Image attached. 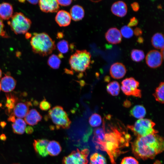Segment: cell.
<instances>
[{"label":"cell","mask_w":164,"mask_h":164,"mask_svg":"<svg viewBox=\"0 0 164 164\" xmlns=\"http://www.w3.org/2000/svg\"><path fill=\"white\" fill-rule=\"evenodd\" d=\"M161 53L163 57H164L163 56H164V48H162L161 49V52H160Z\"/></svg>","instance_id":"49"},{"label":"cell","mask_w":164,"mask_h":164,"mask_svg":"<svg viewBox=\"0 0 164 164\" xmlns=\"http://www.w3.org/2000/svg\"><path fill=\"white\" fill-rule=\"evenodd\" d=\"M25 131H26V133L27 134H31L33 131V128L31 126H28L26 127Z\"/></svg>","instance_id":"43"},{"label":"cell","mask_w":164,"mask_h":164,"mask_svg":"<svg viewBox=\"0 0 164 164\" xmlns=\"http://www.w3.org/2000/svg\"><path fill=\"white\" fill-rule=\"evenodd\" d=\"M30 3L32 4H36L39 2V1L38 0H29L27 1Z\"/></svg>","instance_id":"45"},{"label":"cell","mask_w":164,"mask_h":164,"mask_svg":"<svg viewBox=\"0 0 164 164\" xmlns=\"http://www.w3.org/2000/svg\"><path fill=\"white\" fill-rule=\"evenodd\" d=\"M59 5L63 6H67L70 5L71 3L72 0H57Z\"/></svg>","instance_id":"39"},{"label":"cell","mask_w":164,"mask_h":164,"mask_svg":"<svg viewBox=\"0 0 164 164\" xmlns=\"http://www.w3.org/2000/svg\"><path fill=\"white\" fill-rule=\"evenodd\" d=\"M89 150L85 149L80 151L77 149L72 151L69 155L65 156L62 160V164H87V158Z\"/></svg>","instance_id":"9"},{"label":"cell","mask_w":164,"mask_h":164,"mask_svg":"<svg viewBox=\"0 0 164 164\" xmlns=\"http://www.w3.org/2000/svg\"><path fill=\"white\" fill-rule=\"evenodd\" d=\"M15 115L13 112H12L9 115L7 120L9 121L14 123L15 121Z\"/></svg>","instance_id":"42"},{"label":"cell","mask_w":164,"mask_h":164,"mask_svg":"<svg viewBox=\"0 0 164 164\" xmlns=\"http://www.w3.org/2000/svg\"><path fill=\"white\" fill-rule=\"evenodd\" d=\"M12 164H19V163H13Z\"/></svg>","instance_id":"52"},{"label":"cell","mask_w":164,"mask_h":164,"mask_svg":"<svg viewBox=\"0 0 164 164\" xmlns=\"http://www.w3.org/2000/svg\"><path fill=\"white\" fill-rule=\"evenodd\" d=\"M46 119H50L53 126L52 129H68L71 122L63 107L57 105L50 109Z\"/></svg>","instance_id":"4"},{"label":"cell","mask_w":164,"mask_h":164,"mask_svg":"<svg viewBox=\"0 0 164 164\" xmlns=\"http://www.w3.org/2000/svg\"><path fill=\"white\" fill-rule=\"evenodd\" d=\"M49 142L48 140L45 139L34 140L33 145L36 152L43 157L47 156V147Z\"/></svg>","instance_id":"13"},{"label":"cell","mask_w":164,"mask_h":164,"mask_svg":"<svg viewBox=\"0 0 164 164\" xmlns=\"http://www.w3.org/2000/svg\"><path fill=\"white\" fill-rule=\"evenodd\" d=\"M155 123L152 120L142 118L137 120L132 125H128L127 127L137 137L146 136L157 134L158 132L154 128Z\"/></svg>","instance_id":"6"},{"label":"cell","mask_w":164,"mask_h":164,"mask_svg":"<svg viewBox=\"0 0 164 164\" xmlns=\"http://www.w3.org/2000/svg\"><path fill=\"white\" fill-rule=\"evenodd\" d=\"M123 105L125 107L128 108L129 107L131 106V104L130 101L126 100L124 102Z\"/></svg>","instance_id":"44"},{"label":"cell","mask_w":164,"mask_h":164,"mask_svg":"<svg viewBox=\"0 0 164 164\" xmlns=\"http://www.w3.org/2000/svg\"><path fill=\"white\" fill-rule=\"evenodd\" d=\"M2 106V104L0 103V107H1Z\"/></svg>","instance_id":"51"},{"label":"cell","mask_w":164,"mask_h":164,"mask_svg":"<svg viewBox=\"0 0 164 164\" xmlns=\"http://www.w3.org/2000/svg\"><path fill=\"white\" fill-rule=\"evenodd\" d=\"M108 92L113 96L118 95L120 91V85L118 82L116 81L109 83L106 87Z\"/></svg>","instance_id":"27"},{"label":"cell","mask_w":164,"mask_h":164,"mask_svg":"<svg viewBox=\"0 0 164 164\" xmlns=\"http://www.w3.org/2000/svg\"><path fill=\"white\" fill-rule=\"evenodd\" d=\"M1 139L2 140H4L6 139V137L4 134L2 135L0 137Z\"/></svg>","instance_id":"48"},{"label":"cell","mask_w":164,"mask_h":164,"mask_svg":"<svg viewBox=\"0 0 164 164\" xmlns=\"http://www.w3.org/2000/svg\"><path fill=\"white\" fill-rule=\"evenodd\" d=\"M8 23L15 34H24L29 29L32 22L22 13L16 12L13 15Z\"/></svg>","instance_id":"7"},{"label":"cell","mask_w":164,"mask_h":164,"mask_svg":"<svg viewBox=\"0 0 164 164\" xmlns=\"http://www.w3.org/2000/svg\"><path fill=\"white\" fill-rule=\"evenodd\" d=\"M131 6L132 9L135 11H137L139 9V6L138 3L136 2H134L131 4Z\"/></svg>","instance_id":"40"},{"label":"cell","mask_w":164,"mask_h":164,"mask_svg":"<svg viewBox=\"0 0 164 164\" xmlns=\"http://www.w3.org/2000/svg\"><path fill=\"white\" fill-rule=\"evenodd\" d=\"M57 47L61 53H65L68 51L69 50L68 42L64 40H61L57 43Z\"/></svg>","instance_id":"33"},{"label":"cell","mask_w":164,"mask_h":164,"mask_svg":"<svg viewBox=\"0 0 164 164\" xmlns=\"http://www.w3.org/2000/svg\"><path fill=\"white\" fill-rule=\"evenodd\" d=\"M2 75V71L1 69H0V79Z\"/></svg>","instance_id":"50"},{"label":"cell","mask_w":164,"mask_h":164,"mask_svg":"<svg viewBox=\"0 0 164 164\" xmlns=\"http://www.w3.org/2000/svg\"><path fill=\"white\" fill-rule=\"evenodd\" d=\"M1 89V85H0V91Z\"/></svg>","instance_id":"53"},{"label":"cell","mask_w":164,"mask_h":164,"mask_svg":"<svg viewBox=\"0 0 164 164\" xmlns=\"http://www.w3.org/2000/svg\"><path fill=\"white\" fill-rule=\"evenodd\" d=\"M121 164H138V161L131 156L124 157L122 160Z\"/></svg>","instance_id":"36"},{"label":"cell","mask_w":164,"mask_h":164,"mask_svg":"<svg viewBox=\"0 0 164 164\" xmlns=\"http://www.w3.org/2000/svg\"><path fill=\"white\" fill-rule=\"evenodd\" d=\"M70 14L73 20L78 21L84 17V11L82 7L78 5H75L71 8Z\"/></svg>","instance_id":"22"},{"label":"cell","mask_w":164,"mask_h":164,"mask_svg":"<svg viewBox=\"0 0 164 164\" xmlns=\"http://www.w3.org/2000/svg\"><path fill=\"white\" fill-rule=\"evenodd\" d=\"M47 150L48 155L52 156H55L57 155L60 153L62 149L58 142L53 140L49 142Z\"/></svg>","instance_id":"23"},{"label":"cell","mask_w":164,"mask_h":164,"mask_svg":"<svg viewBox=\"0 0 164 164\" xmlns=\"http://www.w3.org/2000/svg\"><path fill=\"white\" fill-rule=\"evenodd\" d=\"M5 26L2 20L0 18V37L8 38V36L4 30Z\"/></svg>","instance_id":"37"},{"label":"cell","mask_w":164,"mask_h":164,"mask_svg":"<svg viewBox=\"0 0 164 164\" xmlns=\"http://www.w3.org/2000/svg\"><path fill=\"white\" fill-rule=\"evenodd\" d=\"M131 57L133 61L138 62L144 59L145 54L142 50L134 49L132 50L131 52Z\"/></svg>","instance_id":"32"},{"label":"cell","mask_w":164,"mask_h":164,"mask_svg":"<svg viewBox=\"0 0 164 164\" xmlns=\"http://www.w3.org/2000/svg\"><path fill=\"white\" fill-rule=\"evenodd\" d=\"M6 102L5 106L7 108L6 110V114L9 115L12 113V111L14 108L18 101V97L12 93H8L6 94Z\"/></svg>","instance_id":"21"},{"label":"cell","mask_w":164,"mask_h":164,"mask_svg":"<svg viewBox=\"0 0 164 164\" xmlns=\"http://www.w3.org/2000/svg\"><path fill=\"white\" fill-rule=\"evenodd\" d=\"M138 23V20L135 17H134L131 18L128 26L129 27L135 26L137 25Z\"/></svg>","instance_id":"38"},{"label":"cell","mask_w":164,"mask_h":164,"mask_svg":"<svg viewBox=\"0 0 164 164\" xmlns=\"http://www.w3.org/2000/svg\"><path fill=\"white\" fill-rule=\"evenodd\" d=\"M32 106V104L30 101L18 103L13 109V113L18 118H24L29 111V107Z\"/></svg>","instance_id":"15"},{"label":"cell","mask_w":164,"mask_h":164,"mask_svg":"<svg viewBox=\"0 0 164 164\" xmlns=\"http://www.w3.org/2000/svg\"><path fill=\"white\" fill-rule=\"evenodd\" d=\"M90 164H106L105 158L102 155L97 153L92 154L90 157Z\"/></svg>","instance_id":"30"},{"label":"cell","mask_w":164,"mask_h":164,"mask_svg":"<svg viewBox=\"0 0 164 164\" xmlns=\"http://www.w3.org/2000/svg\"><path fill=\"white\" fill-rule=\"evenodd\" d=\"M102 122L101 116L99 114L94 113L92 114L89 119V123L93 127L99 126Z\"/></svg>","instance_id":"31"},{"label":"cell","mask_w":164,"mask_h":164,"mask_svg":"<svg viewBox=\"0 0 164 164\" xmlns=\"http://www.w3.org/2000/svg\"><path fill=\"white\" fill-rule=\"evenodd\" d=\"M42 119V116L35 109L29 110L24 117V121L30 125H36Z\"/></svg>","instance_id":"19"},{"label":"cell","mask_w":164,"mask_h":164,"mask_svg":"<svg viewBox=\"0 0 164 164\" xmlns=\"http://www.w3.org/2000/svg\"><path fill=\"white\" fill-rule=\"evenodd\" d=\"M152 46L155 48L161 49L164 48V37L162 34L157 32L154 34L151 39Z\"/></svg>","instance_id":"26"},{"label":"cell","mask_w":164,"mask_h":164,"mask_svg":"<svg viewBox=\"0 0 164 164\" xmlns=\"http://www.w3.org/2000/svg\"><path fill=\"white\" fill-rule=\"evenodd\" d=\"M126 71V68L123 64L116 62L111 65L110 69V73L113 78L120 79L125 76Z\"/></svg>","instance_id":"12"},{"label":"cell","mask_w":164,"mask_h":164,"mask_svg":"<svg viewBox=\"0 0 164 164\" xmlns=\"http://www.w3.org/2000/svg\"><path fill=\"white\" fill-rule=\"evenodd\" d=\"M91 58L90 53L87 50H77L69 59L71 69L80 73L85 72L90 65Z\"/></svg>","instance_id":"5"},{"label":"cell","mask_w":164,"mask_h":164,"mask_svg":"<svg viewBox=\"0 0 164 164\" xmlns=\"http://www.w3.org/2000/svg\"><path fill=\"white\" fill-rule=\"evenodd\" d=\"M61 62L60 57L54 54L49 57L47 61L48 65L54 69H58L60 67Z\"/></svg>","instance_id":"29"},{"label":"cell","mask_w":164,"mask_h":164,"mask_svg":"<svg viewBox=\"0 0 164 164\" xmlns=\"http://www.w3.org/2000/svg\"><path fill=\"white\" fill-rule=\"evenodd\" d=\"M164 84L163 82H161L157 87L153 94L156 101L161 104L164 103Z\"/></svg>","instance_id":"28"},{"label":"cell","mask_w":164,"mask_h":164,"mask_svg":"<svg viewBox=\"0 0 164 164\" xmlns=\"http://www.w3.org/2000/svg\"><path fill=\"white\" fill-rule=\"evenodd\" d=\"M2 90L5 92H10L15 88L16 81L12 76L6 75L2 78L0 82Z\"/></svg>","instance_id":"16"},{"label":"cell","mask_w":164,"mask_h":164,"mask_svg":"<svg viewBox=\"0 0 164 164\" xmlns=\"http://www.w3.org/2000/svg\"><path fill=\"white\" fill-rule=\"evenodd\" d=\"M120 31L121 35L127 38H129L132 37L134 33L132 29L128 26H122Z\"/></svg>","instance_id":"34"},{"label":"cell","mask_w":164,"mask_h":164,"mask_svg":"<svg viewBox=\"0 0 164 164\" xmlns=\"http://www.w3.org/2000/svg\"><path fill=\"white\" fill-rule=\"evenodd\" d=\"M130 115L136 118H143L145 115L146 111L142 105H137L132 108L130 111Z\"/></svg>","instance_id":"25"},{"label":"cell","mask_w":164,"mask_h":164,"mask_svg":"<svg viewBox=\"0 0 164 164\" xmlns=\"http://www.w3.org/2000/svg\"><path fill=\"white\" fill-rule=\"evenodd\" d=\"M26 127V123L23 119L17 118L12 124V128L13 132L15 134L21 135L25 131Z\"/></svg>","instance_id":"24"},{"label":"cell","mask_w":164,"mask_h":164,"mask_svg":"<svg viewBox=\"0 0 164 164\" xmlns=\"http://www.w3.org/2000/svg\"><path fill=\"white\" fill-rule=\"evenodd\" d=\"M6 125V123L5 121H1L0 122V125L2 127L4 128Z\"/></svg>","instance_id":"46"},{"label":"cell","mask_w":164,"mask_h":164,"mask_svg":"<svg viewBox=\"0 0 164 164\" xmlns=\"http://www.w3.org/2000/svg\"><path fill=\"white\" fill-rule=\"evenodd\" d=\"M38 3L40 10L45 12H56L60 8L56 0H40Z\"/></svg>","instance_id":"11"},{"label":"cell","mask_w":164,"mask_h":164,"mask_svg":"<svg viewBox=\"0 0 164 164\" xmlns=\"http://www.w3.org/2000/svg\"><path fill=\"white\" fill-rule=\"evenodd\" d=\"M105 37L109 43L113 44L119 43L122 39V35L120 31L115 27L109 29L105 33Z\"/></svg>","instance_id":"14"},{"label":"cell","mask_w":164,"mask_h":164,"mask_svg":"<svg viewBox=\"0 0 164 164\" xmlns=\"http://www.w3.org/2000/svg\"><path fill=\"white\" fill-rule=\"evenodd\" d=\"M111 10L114 15L122 17L126 15L127 12V7L125 2L122 1H118L112 4Z\"/></svg>","instance_id":"18"},{"label":"cell","mask_w":164,"mask_h":164,"mask_svg":"<svg viewBox=\"0 0 164 164\" xmlns=\"http://www.w3.org/2000/svg\"><path fill=\"white\" fill-rule=\"evenodd\" d=\"M121 90L125 95L139 98L142 97L141 91L138 88L139 83L134 78H125L121 82Z\"/></svg>","instance_id":"8"},{"label":"cell","mask_w":164,"mask_h":164,"mask_svg":"<svg viewBox=\"0 0 164 164\" xmlns=\"http://www.w3.org/2000/svg\"><path fill=\"white\" fill-rule=\"evenodd\" d=\"M13 8L9 3L3 2L0 4V18L2 20H8L13 15Z\"/></svg>","instance_id":"20"},{"label":"cell","mask_w":164,"mask_h":164,"mask_svg":"<svg viewBox=\"0 0 164 164\" xmlns=\"http://www.w3.org/2000/svg\"><path fill=\"white\" fill-rule=\"evenodd\" d=\"M30 43L33 52L43 56L51 53L56 48L54 41L45 32L34 33Z\"/></svg>","instance_id":"2"},{"label":"cell","mask_w":164,"mask_h":164,"mask_svg":"<svg viewBox=\"0 0 164 164\" xmlns=\"http://www.w3.org/2000/svg\"><path fill=\"white\" fill-rule=\"evenodd\" d=\"M71 19L70 13L64 10L58 11L55 18L57 24L61 27L67 26L69 25Z\"/></svg>","instance_id":"17"},{"label":"cell","mask_w":164,"mask_h":164,"mask_svg":"<svg viewBox=\"0 0 164 164\" xmlns=\"http://www.w3.org/2000/svg\"><path fill=\"white\" fill-rule=\"evenodd\" d=\"M143 41V38L141 37H139L138 39V42L139 43H142Z\"/></svg>","instance_id":"47"},{"label":"cell","mask_w":164,"mask_h":164,"mask_svg":"<svg viewBox=\"0 0 164 164\" xmlns=\"http://www.w3.org/2000/svg\"><path fill=\"white\" fill-rule=\"evenodd\" d=\"M51 104L45 98L43 99L40 102L39 104V108L41 110L43 111H47L50 109Z\"/></svg>","instance_id":"35"},{"label":"cell","mask_w":164,"mask_h":164,"mask_svg":"<svg viewBox=\"0 0 164 164\" xmlns=\"http://www.w3.org/2000/svg\"><path fill=\"white\" fill-rule=\"evenodd\" d=\"M163 58L160 52L156 50H152L147 54L145 60L149 67L155 68L161 65Z\"/></svg>","instance_id":"10"},{"label":"cell","mask_w":164,"mask_h":164,"mask_svg":"<svg viewBox=\"0 0 164 164\" xmlns=\"http://www.w3.org/2000/svg\"><path fill=\"white\" fill-rule=\"evenodd\" d=\"M111 132L106 133L104 131V137L103 142L100 145L101 149L106 151L113 162V158L117 156V152H119L121 145L125 141L121 138L120 132L116 127L111 126Z\"/></svg>","instance_id":"3"},{"label":"cell","mask_w":164,"mask_h":164,"mask_svg":"<svg viewBox=\"0 0 164 164\" xmlns=\"http://www.w3.org/2000/svg\"><path fill=\"white\" fill-rule=\"evenodd\" d=\"M133 32L136 36H139L142 34V31L140 28L136 27L133 31Z\"/></svg>","instance_id":"41"},{"label":"cell","mask_w":164,"mask_h":164,"mask_svg":"<svg viewBox=\"0 0 164 164\" xmlns=\"http://www.w3.org/2000/svg\"><path fill=\"white\" fill-rule=\"evenodd\" d=\"M163 138L154 134L137 137L132 145V151L138 159H153L164 150Z\"/></svg>","instance_id":"1"}]
</instances>
